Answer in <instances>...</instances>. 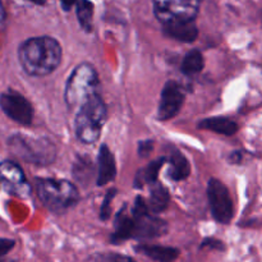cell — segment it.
Here are the masks:
<instances>
[{
    "label": "cell",
    "instance_id": "1",
    "mask_svg": "<svg viewBox=\"0 0 262 262\" xmlns=\"http://www.w3.org/2000/svg\"><path fill=\"white\" fill-rule=\"evenodd\" d=\"M63 56L60 43L50 36L26 40L18 49V59L23 71L32 77H45L59 67Z\"/></svg>",
    "mask_w": 262,
    "mask_h": 262
},
{
    "label": "cell",
    "instance_id": "2",
    "mask_svg": "<svg viewBox=\"0 0 262 262\" xmlns=\"http://www.w3.org/2000/svg\"><path fill=\"white\" fill-rule=\"evenodd\" d=\"M36 191L43 206L55 214H63L79 201L77 187L66 179L40 178L36 181Z\"/></svg>",
    "mask_w": 262,
    "mask_h": 262
},
{
    "label": "cell",
    "instance_id": "3",
    "mask_svg": "<svg viewBox=\"0 0 262 262\" xmlns=\"http://www.w3.org/2000/svg\"><path fill=\"white\" fill-rule=\"evenodd\" d=\"M106 119V105L100 94H96L78 109L74 122L77 138L86 145L96 142Z\"/></svg>",
    "mask_w": 262,
    "mask_h": 262
},
{
    "label": "cell",
    "instance_id": "4",
    "mask_svg": "<svg viewBox=\"0 0 262 262\" xmlns=\"http://www.w3.org/2000/svg\"><path fill=\"white\" fill-rule=\"evenodd\" d=\"M100 81L96 69L89 63H81L74 68L67 81L66 97L67 106L71 110L79 109L87 100L99 94Z\"/></svg>",
    "mask_w": 262,
    "mask_h": 262
},
{
    "label": "cell",
    "instance_id": "5",
    "mask_svg": "<svg viewBox=\"0 0 262 262\" xmlns=\"http://www.w3.org/2000/svg\"><path fill=\"white\" fill-rule=\"evenodd\" d=\"M13 152L27 163L49 165L56 158V147L49 138L27 135H15L9 138Z\"/></svg>",
    "mask_w": 262,
    "mask_h": 262
},
{
    "label": "cell",
    "instance_id": "6",
    "mask_svg": "<svg viewBox=\"0 0 262 262\" xmlns=\"http://www.w3.org/2000/svg\"><path fill=\"white\" fill-rule=\"evenodd\" d=\"M132 216L135 219V239H155L168 232V224L164 220L151 215L147 201L141 196L136 197L132 207Z\"/></svg>",
    "mask_w": 262,
    "mask_h": 262
},
{
    "label": "cell",
    "instance_id": "7",
    "mask_svg": "<svg viewBox=\"0 0 262 262\" xmlns=\"http://www.w3.org/2000/svg\"><path fill=\"white\" fill-rule=\"evenodd\" d=\"M154 13L161 25L194 20L200 0H152Z\"/></svg>",
    "mask_w": 262,
    "mask_h": 262
},
{
    "label": "cell",
    "instance_id": "8",
    "mask_svg": "<svg viewBox=\"0 0 262 262\" xmlns=\"http://www.w3.org/2000/svg\"><path fill=\"white\" fill-rule=\"evenodd\" d=\"M207 197L215 220L220 224H229L234 215V206L227 186L219 179H210L207 184Z\"/></svg>",
    "mask_w": 262,
    "mask_h": 262
},
{
    "label": "cell",
    "instance_id": "9",
    "mask_svg": "<svg viewBox=\"0 0 262 262\" xmlns=\"http://www.w3.org/2000/svg\"><path fill=\"white\" fill-rule=\"evenodd\" d=\"M0 191L19 199L31 194V186L18 164L9 160L0 163Z\"/></svg>",
    "mask_w": 262,
    "mask_h": 262
},
{
    "label": "cell",
    "instance_id": "10",
    "mask_svg": "<svg viewBox=\"0 0 262 262\" xmlns=\"http://www.w3.org/2000/svg\"><path fill=\"white\" fill-rule=\"evenodd\" d=\"M0 107L7 117L22 125L32 123L33 107L23 95L9 90L0 96Z\"/></svg>",
    "mask_w": 262,
    "mask_h": 262
},
{
    "label": "cell",
    "instance_id": "11",
    "mask_svg": "<svg viewBox=\"0 0 262 262\" xmlns=\"http://www.w3.org/2000/svg\"><path fill=\"white\" fill-rule=\"evenodd\" d=\"M184 102V92L177 81H168L161 91L160 104L158 109L159 120L173 119L181 112Z\"/></svg>",
    "mask_w": 262,
    "mask_h": 262
},
{
    "label": "cell",
    "instance_id": "12",
    "mask_svg": "<svg viewBox=\"0 0 262 262\" xmlns=\"http://www.w3.org/2000/svg\"><path fill=\"white\" fill-rule=\"evenodd\" d=\"M117 177V164L115 158L107 145H101L97 158V177L96 184L99 187L106 186L107 183L113 182Z\"/></svg>",
    "mask_w": 262,
    "mask_h": 262
},
{
    "label": "cell",
    "instance_id": "13",
    "mask_svg": "<svg viewBox=\"0 0 262 262\" xmlns=\"http://www.w3.org/2000/svg\"><path fill=\"white\" fill-rule=\"evenodd\" d=\"M163 31L168 37L181 41V42H193L199 36V28L194 20L163 25Z\"/></svg>",
    "mask_w": 262,
    "mask_h": 262
},
{
    "label": "cell",
    "instance_id": "14",
    "mask_svg": "<svg viewBox=\"0 0 262 262\" xmlns=\"http://www.w3.org/2000/svg\"><path fill=\"white\" fill-rule=\"evenodd\" d=\"M133 234H135V219L132 215L129 216L124 209L120 210L115 216L114 233L110 241L114 245H118V243H123L133 238Z\"/></svg>",
    "mask_w": 262,
    "mask_h": 262
},
{
    "label": "cell",
    "instance_id": "15",
    "mask_svg": "<svg viewBox=\"0 0 262 262\" xmlns=\"http://www.w3.org/2000/svg\"><path fill=\"white\" fill-rule=\"evenodd\" d=\"M168 177L171 181H184V179L188 178L189 174H191V164L187 160L186 156H184L183 154L179 152L178 150L171 151L170 156L168 158Z\"/></svg>",
    "mask_w": 262,
    "mask_h": 262
},
{
    "label": "cell",
    "instance_id": "16",
    "mask_svg": "<svg viewBox=\"0 0 262 262\" xmlns=\"http://www.w3.org/2000/svg\"><path fill=\"white\" fill-rule=\"evenodd\" d=\"M200 129L211 130V132L219 133L224 136H233L238 132V123L229 119L227 117H214L207 118L199 123Z\"/></svg>",
    "mask_w": 262,
    "mask_h": 262
},
{
    "label": "cell",
    "instance_id": "17",
    "mask_svg": "<svg viewBox=\"0 0 262 262\" xmlns=\"http://www.w3.org/2000/svg\"><path fill=\"white\" fill-rule=\"evenodd\" d=\"M138 253H142L146 257L154 261L169 262L174 261L179 257V250L173 247H165V246H154V245H140L136 247Z\"/></svg>",
    "mask_w": 262,
    "mask_h": 262
},
{
    "label": "cell",
    "instance_id": "18",
    "mask_svg": "<svg viewBox=\"0 0 262 262\" xmlns=\"http://www.w3.org/2000/svg\"><path fill=\"white\" fill-rule=\"evenodd\" d=\"M165 163H168V158H159L156 160H152L147 166L143 169H140L135 177V182L133 186L136 188H142L146 184H152L158 181L159 171H160L161 166Z\"/></svg>",
    "mask_w": 262,
    "mask_h": 262
},
{
    "label": "cell",
    "instance_id": "19",
    "mask_svg": "<svg viewBox=\"0 0 262 262\" xmlns=\"http://www.w3.org/2000/svg\"><path fill=\"white\" fill-rule=\"evenodd\" d=\"M169 201H170V196H169L168 189L158 182L152 183L147 201L150 211L152 214H160V212L165 211L166 207L169 206Z\"/></svg>",
    "mask_w": 262,
    "mask_h": 262
},
{
    "label": "cell",
    "instance_id": "20",
    "mask_svg": "<svg viewBox=\"0 0 262 262\" xmlns=\"http://www.w3.org/2000/svg\"><path fill=\"white\" fill-rule=\"evenodd\" d=\"M204 66L205 60L201 51L191 50L184 55L183 60H182L181 71L184 76H194L204 69Z\"/></svg>",
    "mask_w": 262,
    "mask_h": 262
},
{
    "label": "cell",
    "instance_id": "21",
    "mask_svg": "<svg viewBox=\"0 0 262 262\" xmlns=\"http://www.w3.org/2000/svg\"><path fill=\"white\" fill-rule=\"evenodd\" d=\"M77 19L79 26L86 32L92 31V19H94V4L90 0H79L77 3Z\"/></svg>",
    "mask_w": 262,
    "mask_h": 262
},
{
    "label": "cell",
    "instance_id": "22",
    "mask_svg": "<svg viewBox=\"0 0 262 262\" xmlns=\"http://www.w3.org/2000/svg\"><path fill=\"white\" fill-rule=\"evenodd\" d=\"M94 164L87 158H78L73 165V176L79 183H84L94 174Z\"/></svg>",
    "mask_w": 262,
    "mask_h": 262
},
{
    "label": "cell",
    "instance_id": "23",
    "mask_svg": "<svg viewBox=\"0 0 262 262\" xmlns=\"http://www.w3.org/2000/svg\"><path fill=\"white\" fill-rule=\"evenodd\" d=\"M115 194H117V189L113 188L109 189L106 196L104 197V202H102L101 207H100V219L104 220V222H106L110 217V215H112V207H110V205H112V201Z\"/></svg>",
    "mask_w": 262,
    "mask_h": 262
},
{
    "label": "cell",
    "instance_id": "24",
    "mask_svg": "<svg viewBox=\"0 0 262 262\" xmlns=\"http://www.w3.org/2000/svg\"><path fill=\"white\" fill-rule=\"evenodd\" d=\"M154 151V141L146 140L138 143V156L140 158H148Z\"/></svg>",
    "mask_w": 262,
    "mask_h": 262
},
{
    "label": "cell",
    "instance_id": "25",
    "mask_svg": "<svg viewBox=\"0 0 262 262\" xmlns=\"http://www.w3.org/2000/svg\"><path fill=\"white\" fill-rule=\"evenodd\" d=\"M91 260H99V261H104V260H107V261H113V260H118V261H123V260H133V258L128 257V256H120V255H95L92 256Z\"/></svg>",
    "mask_w": 262,
    "mask_h": 262
},
{
    "label": "cell",
    "instance_id": "26",
    "mask_svg": "<svg viewBox=\"0 0 262 262\" xmlns=\"http://www.w3.org/2000/svg\"><path fill=\"white\" fill-rule=\"evenodd\" d=\"M14 241L12 239H0V258L7 255L14 247Z\"/></svg>",
    "mask_w": 262,
    "mask_h": 262
},
{
    "label": "cell",
    "instance_id": "27",
    "mask_svg": "<svg viewBox=\"0 0 262 262\" xmlns=\"http://www.w3.org/2000/svg\"><path fill=\"white\" fill-rule=\"evenodd\" d=\"M207 246H210L211 248H216V250H223V248H224L223 243L216 239H205L204 242H202L201 247H207Z\"/></svg>",
    "mask_w": 262,
    "mask_h": 262
},
{
    "label": "cell",
    "instance_id": "28",
    "mask_svg": "<svg viewBox=\"0 0 262 262\" xmlns=\"http://www.w3.org/2000/svg\"><path fill=\"white\" fill-rule=\"evenodd\" d=\"M60 2V5L61 8H63L66 12H68V10L72 9V7H73L74 4L77 3V0H59Z\"/></svg>",
    "mask_w": 262,
    "mask_h": 262
},
{
    "label": "cell",
    "instance_id": "29",
    "mask_svg": "<svg viewBox=\"0 0 262 262\" xmlns=\"http://www.w3.org/2000/svg\"><path fill=\"white\" fill-rule=\"evenodd\" d=\"M241 160H242V154L239 152V151H234V152L230 155V161L234 164H238L241 163Z\"/></svg>",
    "mask_w": 262,
    "mask_h": 262
},
{
    "label": "cell",
    "instance_id": "30",
    "mask_svg": "<svg viewBox=\"0 0 262 262\" xmlns=\"http://www.w3.org/2000/svg\"><path fill=\"white\" fill-rule=\"evenodd\" d=\"M4 19H5V10H4V7H3L2 0H0V26L3 25Z\"/></svg>",
    "mask_w": 262,
    "mask_h": 262
},
{
    "label": "cell",
    "instance_id": "31",
    "mask_svg": "<svg viewBox=\"0 0 262 262\" xmlns=\"http://www.w3.org/2000/svg\"><path fill=\"white\" fill-rule=\"evenodd\" d=\"M27 2L33 3V4H37V5H43L46 3V0H27Z\"/></svg>",
    "mask_w": 262,
    "mask_h": 262
}]
</instances>
